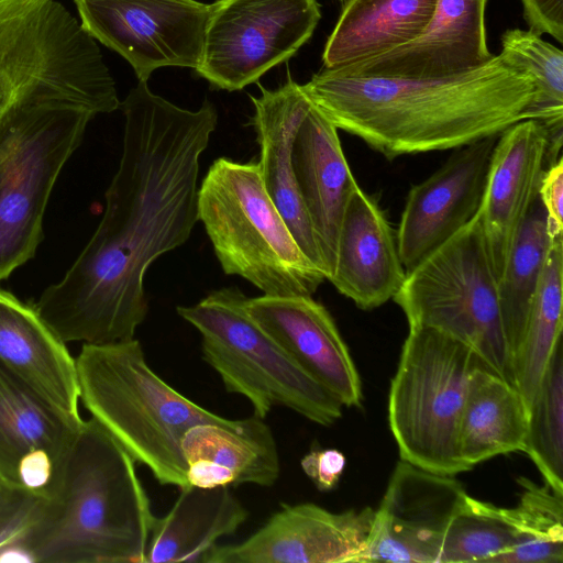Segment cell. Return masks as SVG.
<instances>
[{
    "mask_svg": "<svg viewBox=\"0 0 563 563\" xmlns=\"http://www.w3.org/2000/svg\"><path fill=\"white\" fill-rule=\"evenodd\" d=\"M120 107L122 156L103 217L64 278L34 305L65 342L133 339L148 311V266L183 245L199 221V158L217 126L214 106L183 109L139 81Z\"/></svg>",
    "mask_w": 563,
    "mask_h": 563,
    "instance_id": "cell-1",
    "label": "cell"
},
{
    "mask_svg": "<svg viewBox=\"0 0 563 563\" xmlns=\"http://www.w3.org/2000/svg\"><path fill=\"white\" fill-rule=\"evenodd\" d=\"M301 87L338 130L388 159L498 135L527 119L534 97L529 73L503 53L468 71L440 78L323 68Z\"/></svg>",
    "mask_w": 563,
    "mask_h": 563,
    "instance_id": "cell-2",
    "label": "cell"
},
{
    "mask_svg": "<svg viewBox=\"0 0 563 563\" xmlns=\"http://www.w3.org/2000/svg\"><path fill=\"white\" fill-rule=\"evenodd\" d=\"M155 518L135 460L90 418L22 544L34 563H145Z\"/></svg>",
    "mask_w": 563,
    "mask_h": 563,
    "instance_id": "cell-3",
    "label": "cell"
},
{
    "mask_svg": "<svg viewBox=\"0 0 563 563\" xmlns=\"http://www.w3.org/2000/svg\"><path fill=\"white\" fill-rule=\"evenodd\" d=\"M84 407L161 485H188L181 442L206 423L231 426L191 401L147 364L139 340L84 343L76 357Z\"/></svg>",
    "mask_w": 563,
    "mask_h": 563,
    "instance_id": "cell-4",
    "label": "cell"
},
{
    "mask_svg": "<svg viewBox=\"0 0 563 563\" xmlns=\"http://www.w3.org/2000/svg\"><path fill=\"white\" fill-rule=\"evenodd\" d=\"M197 206L225 274L267 296H312L325 279L268 196L257 162L217 158L198 188Z\"/></svg>",
    "mask_w": 563,
    "mask_h": 563,
    "instance_id": "cell-5",
    "label": "cell"
},
{
    "mask_svg": "<svg viewBox=\"0 0 563 563\" xmlns=\"http://www.w3.org/2000/svg\"><path fill=\"white\" fill-rule=\"evenodd\" d=\"M65 98L120 108L97 42L57 0H0V119L23 101Z\"/></svg>",
    "mask_w": 563,
    "mask_h": 563,
    "instance_id": "cell-6",
    "label": "cell"
},
{
    "mask_svg": "<svg viewBox=\"0 0 563 563\" xmlns=\"http://www.w3.org/2000/svg\"><path fill=\"white\" fill-rule=\"evenodd\" d=\"M95 115L78 101L47 98L0 119V280L35 255L53 186Z\"/></svg>",
    "mask_w": 563,
    "mask_h": 563,
    "instance_id": "cell-7",
    "label": "cell"
},
{
    "mask_svg": "<svg viewBox=\"0 0 563 563\" xmlns=\"http://www.w3.org/2000/svg\"><path fill=\"white\" fill-rule=\"evenodd\" d=\"M247 298L238 287H223L192 306H178L177 313L201 334L202 357L227 391L245 397L254 415L265 419L283 406L314 423H334L342 402L253 320Z\"/></svg>",
    "mask_w": 563,
    "mask_h": 563,
    "instance_id": "cell-8",
    "label": "cell"
},
{
    "mask_svg": "<svg viewBox=\"0 0 563 563\" xmlns=\"http://www.w3.org/2000/svg\"><path fill=\"white\" fill-rule=\"evenodd\" d=\"M481 365L460 341L432 328L409 327L388 397L400 460L451 476L472 470L460 455L459 428L470 379Z\"/></svg>",
    "mask_w": 563,
    "mask_h": 563,
    "instance_id": "cell-9",
    "label": "cell"
},
{
    "mask_svg": "<svg viewBox=\"0 0 563 563\" xmlns=\"http://www.w3.org/2000/svg\"><path fill=\"white\" fill-rule=\"evenodd\" d=\"M393 300L409 327L438 330L468 346L490 371L514 384L497 277L475 216L410 272Z\"/></svg>",
    "mask_w": 563,
    "mask_h": 563,
    "instance_id": "cell-10",
    "label": "cell"
},
{
    "mask_svg": "<svg viewBox=\"0 0 563 563\" xmlns=\"http://www.w3.org/2000/svg\"><path fill=\"white\" fill-rule=\"evenodd\" d=\"M320 18L317 0H218L196 71L219 89L241 90L294 56Z\"/></svg>",
    "mask_w": 563,
    "mask_h": 563,
    "instance_id": "cell-11",
    "label": "cell"
},
{
    "mask_svg": "<svg viewBox=\"0 0 563 563\" xmlns=\"http://www.w3.org/2000/svg\"><path fill=\"white\" fill-rule=\"evenodd\" d=\"M84 30L121 55L139 81L167 66L198 67L210 4L196 0H74Z\"/></svg>",
    "mask_w": 563,
    "mask_h": 563,
    "instance_id": "cell-12",
    "label": "cell"
},
{
    "mask_svg": "<svg viewBox=\"0 0 563 563\" xmlns=\"http://www.w3.org/2000/svg\"><path fill=\"white\" fill-rule=\"evenodd\" d=\"M466 496L453 476L400 460L351 563H438L446 529Z\"/></svg>",
    "mask_w": 563,
    "mask_h": 563,
    "instance_id": "cell-13",
    "label": "cell"
},
{
    "mask_svg": "<svg viewBox=\"0 0 563 563\" xmlns=\"http://www.w3.org/2000/svg\"><path fill=\"white\" fill-rule=\"evenodd\" d=\"M498 136L459 147L431 176L411 187L396 231L406 273L477 214Z\"/></svg>",
    "mask_w": 563,
    "mask_h": 563,
    "instance_id": "cell-14",
    "label": "cell"
},
{
    "mask_svg": "<svg viewBox=\"0 0 563 563\" xmlns=\"http://www.w3.org/2000/svg\"><path fill=\"white\" fill-rule=\"evenodd\" d=\"M82 422L0 363V483L47 499Z\"/></svg>",
    "mask_w": 563,
    "mask_h": 563,
    "instance_id": "cell-15",
    "label": "cell"
},
{
    "mask_svg": "<svg viewBox=\"0 0 563 563\" xmlns=\"http://www.w3.org/2000/svg\"><path fill=\"white\" fill-rule=\"evenodd\" d=\"M373 518L371 507L332 512L312 503L282 504L246 540L216 545L205 563H351Z\"/></svg>",
    "mask_w": 563,
    "mask_h": 563,
    "instance_id": "cell-16",
    "label": "cell"
},
{
    "mask_svg": "<svg viewBox=\"0 0 563 563\" xmlns=\"http://www.w3.org/2000/svg\"><path fill=\"white\" fill-rule=\"evenodd\" d=\"M551 139L538 120H521L498 136L476 214L493 271L503 274L548 168Z\"/></svg>",
    "mask_w": 563,
    "mask_h": 563,
    "instance_id": "cell-17",
    "label": "cell"
},
{
    "mask_svg": "<svg viewBox=\"0 0 563 563\" xmlns=\"http://www.w3.org/2000/svg\"><path fill=\"white\" fill-rule=\"evenodd\" d=\"M253 320L343 406L360 407L362 384L350 351L327 308L312 296L247 298Z\"/></svg>",
    "mask_w": 563,
    "mask_h": 563,
    "instance_id": "cell-18",
    "label": "cell"
},
{
    "mask_svg": "<svg viewBox=\"0 0 563 563\" xmlns=\"http://www.w3.org/2000/svg\"><path fill=\"white\" fill-rule=\"evenodd\" d=\"M486 4L487 0H438L417 38L336 69L353 75L440 78L476 68L494 56L486 41Z\"/></svg>",
    "mask_w": 563,
    "mask_h": 563,
    "instance_id": "cell-19",
    "label": "cell"
},
{
    "mask_svg": "<svg viewBox=\"0 0 563 563\" xmlns=\"http://www.w3.org/2000/svg\"><path fill=\"white\" fill-rule=\"evenodd\" d=\"M291 164L320 250L324 276L330 279L341 220L358 185L345 159L338 129L312 102L296 131Z\"/></svg>",
    "mask_w": 563,
    "mask_h": 563,
    "instance_id": "cell-20",
    "label": "cell"
},
{
    "mask_svg": "<svg viewBox=\"0 0 563 563\" xmlns=\"http://www.w3.org/2000/svg\"><path fill=\"white\" fill-rule=\"evenodd\" d=\"M405 277L396 231L378 203L357 186L341 220L329 280L356 307L372 310L393 299Z\"/></svg>",
    "mask_w": 563,
    "mask_h": 563,
    "instance_id": "cell-21",
    "label": "cell"
},
{
    "mask_svg": "<svg viewBox=\"0 0 563 563\" xmlns=\"http://www.w3.org/2000/svg\"><path fill=\"white\" fill-rule=\"evenodd\" d=\"M254 104L252 125L260 146V174L272 201L305 255L324 274L320 250L301 201L291 164L296 131L311 100L292 79L277 89L262 86Z\"/></svg>",
    "mask_w": 563,
    "mask_h": 563,
    "instance_id": "cell-22",
    "label": "cell"
},
{
    "mask_svg": "<svg viewBox=\"0 0 563 563\" xmlns=\"http://www.w3.org/2000/svg\"><path fill=\"white\" fill-rule=\"evenodd\" d=\"M65 343L34 306L0 288V363L57 410L81 421L76 358Z\"/></svg>",
    "mask_w": 563,
    "mask_h": 563,
    "instance_id": "cell-23",
    "label": "cell"
},
{
    "mask_svg": "<svg viewBox=\"0 0 563 563\" xmlns=\"http://www.w3.org/2000/svg\"><path fill=\"white\" fill-rule=\"evenodd\" d=\"M181 449L190 485L269 487L279 477L273 431L265 419L254 413L231 426L198 424L186 432Z\"/></svg>",
    "mask_w": 563,
    "mask_h": 563,
    "instance_id": "cell-24",
    "label": "cell"
},
{
    "mask_svg": "<svg viewBox=\"0 0 563 563\" xmlns=\"http://www.w3.org/2000/svg\"><path fill=\"white\" fill-rule=\"evenodd\" d=\"M169 511L155 518L145 563H205L217 541L234 533L249 511L229 486L188 484Z\"/></svg>",
    "mask_w": 563,
    "mask_h": 563,
    "instance_id": "cell-25",
    "label": "cell"
},
{
    "mask_svg": "<svg viewBox=\"0 0 563 563\" xmlns=\"http://www.w3.org/2000/svg\"><path fill=\"white\" fill-rule=\"evenodd\" d=\"M438 0H344L322 55L323 68L365 60L417 38Z\"/></svg>",
    "mask_w": 563,
    "mask_h": 563,
    "instance_id": "cell-26",
    "label": "cell"
},
{
    "mask_svg": "<svg viewBox=\"0 0 563 563\" xmlns=\"http://www.w3.org/2000/svg\"><path fill=\"white\" fill-rule=\"evenodd\" d=\"M529 411L518 389L485 365L468 383L459 428V451L471 468L525 450Z\"/></svg>",
    "mask_w": 563,
    "mask_h": 563,
    "instance_id": "cell-27",
    "label": "cell"
},
{
    "mask_svg": "<svg viewBox=\"0 0 563 563\" xmlns=\"http://www.w3.org/2000/svg\"><path fill=\"white\" fill-rule=\"evenodd\" d=\"M552 236L547 212L538 196L497 280L500 318L512 376Z\"/></svg>",
    "mask_w": 563,
    "mask_h": 563,
    "instance_id": "cell-28",
    "label": "cell"
},
{
    "mask_svg": "<svg viewBox=\"0 0 563 563\" xmlns=\"http://www.w3.org/2000/svg\"><path fill=\"white\" fill-rule=\"evenodd\" d=\"M563 234L552 236L533 298L523 339L514 365L515 387L528 411L549 358L562 340Z\"/></svg>",
    "mask_w": 563,
    "mask_h": 563,
    "instance_id": "cell-29",
    "label": "cell"
},
{
    "mask_svg": "<svg viewBox=\"0 0 563 563\" xmlns=\"http://www.w3.org/2000/svg\"><path fill=\"white\" fill-rule=\"evenodd\" d=\"M518 538L514 508L498 507L467 495L450 521L438 563H488L511 549Z\"/></svg>",
    "mask_w": 563,
    "mask_h": 563,
    "instance_id": "cell-30",
    "label": "cell"
},
{
    "mask_svg": "<svg viewBox=\"0 0 563 563\" xmlns=\"http://www.w3.org/2000/svg\"><path fill=\"white\" fill-rule=\"evenodd\" d=\"M519 503L514 507L519 538L509 550L488 563H562L563 495L548 484L537 485L529 478L518 479Z\"/></svg>",
    "mask_w": 563,
    "mask_h": 563,
    "instance_id": "cell-31",
    "label": "cell"
},
{
    "mask_svg": "<svg viewBox=\"0 0 563 563\" xmlns=\"http://www.w3.org/2000/svg\"><path fill=\"white\" fill-rule=\"evenodd\" d=\"M525 453L545 484L563 495V352L555 345L529 409Z\"/></svg>",
    "mask_w": 563,
    "mask_h": 563,
    "instance_id": "cell-32",
    "label": "cell"
},
{
    "mask_svg": "<svg viewBox=\"0 0 563 563\" xmlns=\"http://www.w3.org/2000/svg\"><path fill=\"white\" fill-rule=\"evenodd\" d=\"M500 41V53L522 66L533 80L534 97L527 119L540 121L553 137L563 136V52L529 30H507Z\"/></svg>",
    "mask_w": 563,
    "mask_h": 563,
    "instance_id": "cell-33",
    "label": "cell"
},
{
    "mask_svg": "<svg viewBox=\"0 0 563 563\" xmlns=\"http://www.w3.org/2000/svg\"><path fill=\"white\" fill-rule=\"evenodd\" d=\"M45 498L0 483V551L20 543L38 521Z\"/></svg>",
    "mask_w": 563,
    "mask_h": 563,
    "instance_id": "cell-34",
    "label": "cell"
},
{
    "mask_svg": "<svg viewBox=\"0 0 563 563\" xmlns=\"http://www.w3.org/2000/svg\"><path fill=\"white\" fill-rule=\"evenodd\" d=\"M303 473L321 492L333 489L344 471L345 456L335 449L311 450L300 461Z\"/></svg>",
    "mask_w": 563,
    "mask_h": 563,
    "instance_id": "cell-35",
    "label": "cell"
},
{
    "mask_svg": "<svg viewBox=\"0 0 563 563\" xmlns=\"http://www.w3.org/2000/svg\"><path fill=\"white\" fill-rule=\"evenodd\" d=\"M529 31L563 43V0H520Z\"/></svg>",
    "mask_w": 563,
    "mask_h": 563,
    "instance_id": "cell-36",
    "label": "cell"
},
{
    "mask_svg": "<svg viewBox=\"0 0 563 563\" xmlns=\"http://www.w3.org/2000/svg\"><path fill=\"white\" fill-rule=\"evenodd\" d=\"M538 196L547 212L551 235L563 234V159L549 166L541 178Z\"/></svg>",
    "mask_w": 563,
    "mask_h": 563,
    "instance_id": "cell-37",
    "label": "cell"
}]
</instances>
